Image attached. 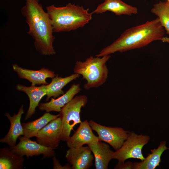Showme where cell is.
I'll return each mask as SVG.
<instances>
[{
    "label": "cell",
    "mask_w": 169,
    "mask_h": 169,
    "mask_svg": "<svg viewBox=\"0 0 169 169\" xmlns=\"http://www.w3.org/2000/svg\"><path fill=\"white\" fill-rule=\"evenodd\" d=\"M24 112L23 105L17 114H14L13 116H11L8 113H5V115L10 122V126L7 135L0 139V142L6 143L10 148L16 145L17 139L21 136H23L24 132L21 119Z\"/></svg>",
    "instance_id": "4fadbf2b"
},
{
    "label": "cell",
    "mask_w": 169,
    "mask_h": 169,
    "mask_svg": "<svg viewBox=\"0 0 169 169\" xmlns=\"http://www.w3.org/2000/svg\"><path fill=\"white\" fill-rule=\"evenodd\" d=\"M167 1H168L169 2V0H167Z\"/></svg>",
    "instance_id": "d4e9b609"
},
{
    "label": "cell",
    "mask_w": 169,
    "mask_h": 169,
    "mask_svg": "<svg viewBox=\"0 0 169 169\" xmlns=\"http://www.w3.org/2000/svg\"><path fill=\"white\" fill-rule=\"evenodd\" d=\"M59 116V114L53 115L49 112L45 113L38 119L27 123H23L24 135L25 138L36 137L39 131L52 120Z\"/></svg>",
    "instance_id": "d6986e66"
},
{
    "label": "cell",
    "mask_w": 169,
    "mask_h": 169,
    "mask_svg": "<svg viewBox=\"0 0 169 169\" xmlns=\"http://www.w3.org/2000/svg\"><path fill=\"white\" fill-rule=\"evenodd\" d=\"M53 169H71L72 167L70 164H67L64 166H62L60 164L59 161L55 157H53Z\"/></svg>",
    "instance_id": "603a6c76"
},
{
    "label": "cell",
    "mask_w": 169,
    "mask_h": 169,
    "mask_svg": "<svg viewBox=\"0 0 169 169\" xmlns=\"http://www.w3.org/2000/svg\"><path fill=\"white\" fill-rule=\"evenodd\" d=\"M89 146L69 148L66 158L72 169H88L93 165L94 155Z\"/></svg>",
    "instance_id": "30bf717a"
},
{
    "label": "cell",
    "mask_w": 169,
    "mask_h": 169,
    "mask_svg": "<svg viewBox=\"0 0 169 169\" xmlns=\"http://www.w3.org/2000/svg\"><path fill=\"white\" fill-rule=\"evenodd\" d=\"M150 139L148 135H137L133 131L130 132L128 138L121 147L114 152L113 159L118 160L119 164L124 163L125 160L129 158L143 161L145 157L142 153V149Z\"/></svg>",
    "instance_id": "8992f818"
},
{
    "label": "cell",
    "mask_w": 169,
    "mask_h": 169,
    "mask_svg": "<svg viewBox=\"0 0 169 169\" xmlns=\"http://www.w3.org/2000/svg\"><path fill=\"white\" fill-rule=\"evenodd\" d=\"M16 88L18 91L26 94L29 98V105L24 119L26 120L35 113L36 108L38 106L40 101L44 96L46 95V85L27 87L18 84L16 85Z\"/></svg>",
    "instance_id": "5bb4252c"
},
{
    "label": "cell",
    "mask_w": 169,
    "mask_h": 169,
    "mask_svg": "<svg viewBox=\"0 0 169 169\" xmlns=\"http://www.w3.org/2000/svg\"><path fill=\"white\" fill-rule=\"evenodd\" d=\"M54 32L69 31L84 27L92 18L89 9H85L69 3L65 6L56 7L51 5L46 7Z\"/></svg>",
    "instance_id": "3957f363"
},
{
    "label": "cell",
    "mask_w": 169,
    "mask_h": 169,
    "mask_svg": "<svg viewBox=\"0 0 169 169\" xmlns=\"http://www.w3.org/2000/svg\"><path fill=\"white\" fill-rule=\"evenodd\" d=\"M151 12L157 16L161 25L169 35V2L160 1L153 5Z\"/></svg>",
    "instance_id": "7402d4cb"
},
{
    "label": "cell",
    "mask_w": 169,
    "mask_h": 169,
    "mask_svg": "<svg viewBox=\"0 0 169 169\" xmlns=\"http://www.w3.org/2000/svg\"><path fill=\"white\" fill-rule=\"evenodd\" d=\"M169 148L166 146V141H161L156 149L151 150L149 154L144 160L140 162H134L132 164L131 169H154L159 166L161 161V156L165 151Z\"/></svg>",
    "instance_id": "ac0fdd59"
},
{
    "label": "cell",
    "mask_w": 169,
    "mask_h": 169,
    "mask_svg": "<svg viewBox=\"0 0 169 169\" xmlns=\"http://www.w3.org/2000/svg\"><path fill=\"white\" fill-rule=\"evenodd\" d=\"M23 156L8 147L0 149V169H21L23 166Z\"/></svg>",
    "instance_id": "ffe728a7"
},
{
    "label": "cell",
    "mask_w": 169,
    "mask_h": 169,
    "mask_svg": "<svg viewBox=\"0 0 169 169\" xmlns=\"http://www.w3.org/2000/svg\"><path fill=\"white\" fill-rule=\"evenodd\" d=\"M165 29L158 17L124 31L113 43L102 49L95 56L101 57L116 52H123L141 48L153 41L161 40Z\"/></svg>",
    "instance_id": "7a4b0ae2"
},
{
    "label": "cell",
    "mask_w": 169,
    "mask_h": 169,
    "mask_svg": "<svg viewBox=\"0 0 169 169\" xmlns=\"http://www.w3.org/2000/svg\"><path fill=\"white\" fill-rule=\"evenodd\" d=\"M18 138L19 142L10 148L22 156H25L28 158L42 154L43 158H44L53 157L55 155L54 149L42 145L30 138L20 136Z\"/></svg>",
    "instance_id": "9c48e42d"
},
{
    "label": "cell",
    "mask_w": 169,
    "mask_h": 169,
    "mask_svg": "<svg viewBox=\"0 0 169 169\" xmlns=\"http://www.w3.org/2000/svg\"><path fill=\"white\" fill-rule=\"evenodd\" d=\"M89 123L92 130L97 133L99 140L108 144L115 151L121 147L129 136L130 131L121 127H107L92 120Z\"/></svg>",
    "instance_id": "52a82bcc"
},
{
    "label": "cell",
    "mask_w": 169,
    "mask_h": 169,
    "mask_svg": "<svg viewBox=\"0 0 169 169\" xmlns=\"http://www.w3.org/2000/svg\"><path fill=\"white\" fill-rule=\"evenodd\" d=\"M161 40L163 42H166L169 43V37H163Z\"/></svg>",
    "instance_id": "cb8c5ba5"
},
{
    "label": "cell",
    "mask_w": 169,
    "mask_h": 169,
    "mask_svg": "<svg viewBox=\"0 0 169 169\" xmlns=\"http://www.w3.org/2000/svg\"><path fill=\"white\" fill-rule=\"evenodd\" d=\"M61 133L62 122L59 116L39 131L36 136L37 141L42 145L54 149L59 145Z\"/></svg>",
    "instance_id": "ba28073f"
},
{
    "label": "cell",
    "mask_w": 169,
    "mask_h": 169,
    "mask_svg": "<svg viewBox=\"0 0 169 169\" xmlns=\"http://www.w3.org/2000/svg\"><path fill=\"white\" fill-rule=\"evenodd\" d=\"M87 102L88 98L85 95H76L61 108L59 114L62 122L61 141H68L74 127L82 122L81 109L85 106Z\"/></svg>",
    "instance_id": "5b68a950"
},
{
    "label": "cell",
    "mask_w": 169,
    "mask_h": 169,
    "mask_svg": "<svg viewBox=\"0 0 169 169\" xmlns=\"http://www.w3.org/2000/svg\"><path fill=\"white\" fill-rule=\"evenodd\" d=\"M93 153L96 169H107L114 151L106 143L99 141L88 145Z\"/></svg>",
    "instance_id": "e0dca14e"
},
{
    "label": "cell",
    "mask_w": 169,
    "mask_h": 169,
    "mask_svg": "<svg viewBox=\"0 0 169 169\" xmlns=\"http://www.w3.org/2000/svg\"><path fill=\"white\" fill-rule=\"evenodd\" d=\"M12 67L19 78L28 80L33 86L47 85V78H53L57 75L54 71L44 68L33 70L22 68L16 64H13Z\"/></svg>",
    "instance_id": "7c38bea8"
},
{
    "label": "cell",
    "mask_w": 169,
    "mask_h": 169,
    "mask_svg": "<svg viewBox=\"0 0 169 169\" xmlns=\"http://www.w3.org/2000/svg\"><path fill=\"white\" fill-rule=\"evenodd\" d=\"M110 57V55L101 57L91 56L84 61H76L74 72L82 75L86 80L84 85V89L97 88L105 83L108 74L106 63Z\"/></svg>",
    "instance_id": "277c9868"
},
{
    "label": "cell",
    "mask_w": 169,
    "mask_h": 169,
    "mask_svg": "<svg viewBox=\"0 0 169 169\" xmlns=\"http://www.w3.org/2000/svg\"><path fill=\"white\" fill-rule=\"evenodd\" d=\"M89 122L86 120L82 122L72 136L66 141L69 148H76L88 146L100 141L93 133Z\"/></svg>",
    "instance_id": "8fae6325"
},
{
    "label": "cell",
    "mask_w": 169,
    "mask_h": 169,
    "mask_svg": "<svg viewBox=\"0 0 169 169\" xmlns=\"http://www.w3.org/2000/svg\"><path fill=\"white\" fill-rule=\"evenodd\" d=\"M25 0L21 13L28 26L27 33L34 39L36 50L43 55L55 54L53 46L55 37L48 13L44 10L39 0Z\"/></svg>",
    "instance_id": "6da1fadb"
},
{
    "label": "cell",
    "mask_w": 169,
    "mask_h": 169,
    "mask_svg": "<svg viewBox=\"0 0 169 169\" xmlns=\"http://www.w3.org/2000/svg\"><path fill=\"white\" fill-rule=\"evenodd\" d=\"M137 11L136 7L128 4L121 0H105L91 13L92 14H98L109 11L117 15H131L137 13Z\"/></svg>",
    "instance_id": "2e32d148"
},
{
    "label": "cell",
    "mask_w": 169,
    "mask_h": 169,
    "mask_svg": "<svg viewBox=\"0 0 169 169\" xmlns=\"http://www.w3.org/2000/svg\"><path fill=\"white\" fill-rule=\"evenodd\" d=\"M81 89L79 84H73L69 89L61 96L55 99L53 97L49 102L40 103L38 106L41 110H44L47 112L54 111L59 112L65 105L69 102Z\"/></svg>",
    "instance_id": "9a60e30c"
},
{
    "label": "cell",
    "mask_w": 169,
    "mask_h": 169,
    "mask_svg": "<svg viewBox=\"0 0 169 169\" xmlns=\"http://www.w3.org/2000/svg\"><path fill=\"white\" fill-rule=\"evenodd\" d=\"M78 74H74L62 77L58 75L52 78L51 82L46 85L47 97L46 100L48 101L51 97L54 99L64 93L63 88L66 84L73 80H75L80 76Z\"/></svg>",
    "instance_id": "44dd1931"
}]
</instances>
